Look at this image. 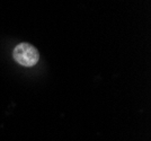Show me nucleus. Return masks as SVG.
I'll list each match as a JSON object with an SVG mask.
<instances>
[{"instance_id":"obj_1","label":"nucleus","mask_w":151,"mask_h":141,"mask_svg":"<svg viewBox=\"0 0 151 141\" xmlns=\"http://www.w3.org/2000/svg\"><path fill=\"white\" fill-rule=\"evenodd\" d=\"M14 60L24 67H33L37 63L40 53L35 46L29 43H20L13 52Z\"/></svg>"}]
</instances>
